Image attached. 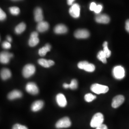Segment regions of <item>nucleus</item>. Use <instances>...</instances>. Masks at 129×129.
<instances>
[{"mask_svg":"<svg viewBox=\"0 0 129 129\" xmlns=\"http://www.w3.org/2000/svg\"><path fill=\"white\" fill-rule=\"evenodd\" d=\"M38 63L44 68H49L55 64V62L53 60H46L43 58L39 59Z\"/></svg>","mask_w":129,"mask_h":129,"instance_id":"18","label":"nucleus"},{"mask_svg":"<svg viewBox=\"0 0 129 129\" xmlns=\"http://www.w3.org/2000/svg\"><path fill=\"white\" fill-rule=\"evenodd\" d=\"M2 46L4 49H10L11 47V45L9 42L5 41L3 42L2 44Z\"/></svg>","mask_w":129,"mask_h":129,"instance_id":"30","label":"nucleus"},{"mask_svg":"<svg viewBox=\"0 0 129 129\" xmlns=\"http://www.w3.org/2000/svg\"><path fill=\"white\" fill-rule=\"evenodd\" d=\"M13 56L12 53H9L7 51H4L1 53L0 61L3 64H7L9 62L10 59Z\"/></svg>","mask_w":129,"mask_h":129,"instance_id":"11","label":"nucleus"},{"mask_svg":"<svg viewBox=\"0 0 129 129\" xmlns=\"http://www.w3.org/2000/svg\"><path fill=\"white\" fill-rule=\"evenodd\" d=\"M12 129H28V128L26 126L22 125L15 124L14 125Z\"/></svg>","mask_w":129,"mask_h":129,"instance_id":"31","label":"nucleus"},{"mask_svg":"<svg viewBox=\"0 0 129 129\" xmlns=\"http://www.w3.org/2000/svg\"><path fill=\"white\" fill-rule=\"evenodd\" d=\"M56 101L58 105L61 107H64L67 104L66 98L63 94H58L56 97Z\"/></svg>","mask_w":129,"mask_h":129,"instance_id":"14","label":"nucleus"},{"mask_svg":"<svg viewBox=\"0 0 129 129\" xmlns=\"http://www.w3.org/2000/svg\"><path fill=\"white\" fill-rule=\"evenodd\" d=\"M97 5L95 3H91V4L90 5V7H89V9L92 11H94L96 9V7H97Z\"/></svg>","mask_w":129,"mask_h":129,"instance_id":"34","label":"nucleus"},{"mask_svg":"<svg viewBox=\"0 0 129 129\" xmlns=\"http://www.w3.org/2000/svg\"><path fill=\"white\" fill-rule=\"evenodd\" d=\"M96 99V96L91 93H88L85 96V100L88 102H91Z\"/></svg>","mask_w":129,"mask_h":129,"instance_id":"26","label":"nucleus"},{"mask_svg":"<svg viewBox=\"0 0 129 129\" xmlns=\"http://www.w3.org/2000/svg\"><path fill=\"white\" fill-rule=\"evenodd\" d=\"M102 5H98L96 8V9L95 10V11H94L96 14H100L101 13V12L102 11Z\"/></svg>","mask_w":129,"mask_h":129,"instance_id":"33","label":"nucleus"},{"mask_svg":"<svg viewBox=\"0 0 129 129\" xmlns=\"http://www.w3.org/2000/svg\"><path fill=\"white\" fill-rule=\"evenodd\" d=\"M95 20L98 23L106 24L110 22V18L107 14H101L97 15L95 17Z\"/></svg>","mask_w":129,"mask_h":129,"instance_id":"12","label":"nucleus"},{"mask_svg":"<svg viewBox=\"0 0 129 129\" xmlns=\"http://www.w3.org/2000/svg\"><path fill=\"white\" fill-rule=\"evenodd\" d=\"M22 97V93L17 90H14L10 92L8 95V98L10 100H13L16 99L20 98Z\"/></svg>","mask_w":129,"mask_h":129,"instance_id":"19","label":"nucleus"},{"mask_svg":"<svg viewBox=\"0 0 129 129\" xmlns=\"http://www.w3.org/2000/svg\"><path fill=\"white\" fill-rule=\"evenodd\" d=\"M54 32L57 34H65L68 32V28L64 24H59L55 26Z\"/></svg>","mask_w":129,"mask_h":129,"instance_id":"16","label":"nucleus"},{"mask_svg":"<svg viewBox=\"0 0 129 129\" xmlns=\"http://www.w3.org/2000/svg\"><path fill=\"white\" fill-rule=\"evenodd\" d=\"M26 29V25L24 23H21L15 28V32L17 34H20L24 31Z\"/></svg>","mask_w":129,"mask_h":129,"instance_id":"22","label":"nucleus"},{"mask_svg":"<svg viewBox=\"0 0 129 129\" xmlns=\"http://www.w3.org/2000/svg\"><path fill=\"white\" fill-rule=\"evenodd\" d=\"M125 98L123 95H119L114 97L111 103V106L113 108H118L120 105H121L124 102Z\"/></svg>","mask_w":129,"mask_h":129,"instance_id":"6","label":"nucleus"},{"mask_svg":"<svg viewBox=\"0 0 129 129\" xmlns=\"http://www.w3.org/2000/svg\"><path fill=\"white\" fill-rule=\"evenodd\" d=\"M96 129H108V127L106 125L102 124L101 126L98 127Z\"/></svg>","mask_w":129,"mask_h":129,"instance_id":"36","label":"nucleus"},{"mask_svg":"<svg viewBox=\"0 0 129 129\" xmlns=\"http://www.w3.org/2000/svg\"><path fill=\"white\" fill-rule=\"evenodd\" d=\"M71 125V122L68 117H64L58 120L55 124V127L57 128H69Z\"/></svg>","mask_w":129,"mask_h":129,"instance_id":"4","label":"nucleus"},{"mask_svg":"<svg viewBox=\"0 0 129 129\" xmlns=\"http://www.w3.org/2000/svg\"><path fill=\"white\" fill-rule=\"evenodd\" d=\"M75 1V0H67V3H68V5H73Z\"/></svg>","mask_w":129,"mask_h":129,"instance_id":"37","label":"nucleus"},{"mask_svg":"<svg viewBox=\"0 0 129 129\" xmlns=\"http://www.w3.org/2000/svg\"><path fill=\"white\" fill-rule=\"evenodd\" d=\"M7 39L8 41L10 42H10H11L12 41V37H11L10 36H7Z\"/></svg>","mask_w":129,"mask_h":129,"instance_id":"39","label":"nucleus"},{"mask_svg":"<svg viewBox=\"0 0 129 129\" xmlns=\"http://www.w3.org/2000/svg\"><path fill=\"white\" fill-rule=\"evenodd\" d=\"M44 106V102L41 100L34 102L31 106L32 111L36 112L40 111Z\"/></svg>","mask_w":129,"mask_h":129,"instance_id":"17","label":"nucleus"},{"mask_svg":"<svg viewBox=\"0 0 129 129\" xmlns=\"http://www.w3.org/2000/svg\"><path fill=\"white\" fill-rule=\"evenodd\" d=\"M49 27V24L46 21H41L39 23H38L37 29V31L39 32H44L46 31Z\"/></svg>","mask_w":129,"mask_h":129,"instance_id":"15","label":"nucleus"},{"mask_svg":"<svg viewBox=\"0 0 129 129\" xmlns=\"http://www.w3.org/2000/svg\"><path fill=\"white\" fill-rule=\"evenodd\" d=\"M84 70L87 72H92L95 71V67L94 64L88 63V64L85 67V68H84Z\"/></svg>","mask_w":129,"mask_h":129,"instance_id":"25","label":"nucleus"},{"mask_svg":"<svg viewBox=\"0 0 129 129\" xmlns=\"http://www.w3.org/2000/svg\"><path fill=\"white\" fill-rule=\"evenodd\" d=\"M9 10L11 14L14 15H18L20 12V9L18 7H11L10 8Z\"/></svg>","mask_w":129,"mask_h":129,"instance_id":"27","label":"nucleus"},{"mask_svg":"<svg viewBox=\"0 0 129 129\" xmlns=\"http://www.w3.org/2000/svg\"><path fill=\"white\" fill-rule=\"evenodd\" d=\"M103 52L104 54H105L107 58H109L111 56V51L109 49L108 47V42H104L103 44Z\"/></svg>","mask_w":129,"mask_h":129,"instance_id":"24","label":"nucleus"},{"mask_svg":"<svg viewBox=\"0 0 129 129\" xmlns=\"http://www.w3.org/2000/svg\"><path fill=\"white\" fill-rule=\"evenodd\" d=\"M51 48V46L49 44H47L45 46H43L39 50V55L41 56H44L48 52L50 51Z\"/></svg>","mask_w":129,"mask_h":129,"instance_id":"20","label":"nucleus"},{"mask_svg":"<svg viewBox=\"0 0 129 129\" xmlns=\"http://www.w3.org/2000/svg\"><path fill=\"white\" fill-rule=\"evenodd\" d=\"M90 34L86 29H78L75 31L74 36L78 39H86L89 37Z\"/></svg>","mask_w":129,"mask_h":129,"instance_id":"7","label":"nucleus"},{"mask_svg":"<svg viewBox=\"0 0 129 129\" xmlns=\"http://www.w3.org/2000/svg\"><path fill=\"white\" fill-rule=\"evenodd\" d=\"M36 72V68L34 65L27 64L25 65L23 69L22 74L25 78H29L31 77Z\"/></svg>","mask_w":129,"mask_h":129,"instance_id":"3","label":"nucleus"},{"mask_svg":"<svg viewBox=\"0 0 129 129\" xmlns=\"http://www.w3.org/2000/svg\"><path fill=\"white\" fill-rule=\"evenodd\" d=\"M88 63V61H83L79 62L78 64V67L79 69H84L85 67Z\"/></svg>","mask_w":129,"mask_h":129,"instance_id":"29","label":"nucleus"},{"mask_svg":"<svg viewBox=\"0 0 129 129\" xmlns=\"http://www.w3.org/2000/svg\"><path fill=\"white\" fill-rule=\"evenodd\" d=\"M80 10L79 5L77 4H74L69 9V14L73 17L77 18L80 15Z\"/></svg>","mask_w":129,"mask_h":129,"instance_id":"9","label":"nucleus"},{"mask_svg":"<svg viewBox=\"0 0 129 129\" xmlns=\"http://www.w3.org/2000/svg\"><path fill=\"white\" fill-rule=\"evenodd\" d=\"M38 34L37 32H33L30 36V39L29 40V45L31 47L36 46L39 42V39L38 38Z\"/></svg>","mask_w":129,"mask_h":129,"instance_id":"10","label":"nucleus"},{"mask_svg":"<svg viewBox=\"0 0 129 129\" xmlns=\"http://www.w3.org/2000/svg\"><path fill=\"white\" fill-rule=\"evenodd\" d=\"M97 58L98 59L102 61L104 64L107 63V57L103 50L100 51L97 55Z\"/></svg>","mask_w":129,"mask_h":129,"instance_id":"23","label":"nucleus"},{"mask_svg":"<svg viewBox=\"0 0 129 129\" xmlns=\"http://www.w3.org/2000/svg\"><path fill=\"white\" fill-rule=\"evenodd\" d=\"M125 29L126 31L129 33V19L127 20L125 23Z\"/></svg>","mask_w":129,"mask_h":129,"instance_id":"35","label":"nucleus"},{"mask_svg":"<svg viewBox=\"0 0 129 129\" xmlns=\"http://www.w3.org/2000/svg\"><path fill=\"white\" fill-rule=\"evenodd\" d=\"M113 75L114 78L117 79H122L125 76L124 68L120 66L114 67L113 69Z\"/></svg>","mask_w":129,"mask_h":129,"instance_id":"5","label":"nucleus"},{"mask_svg":"<svg viewBox=\"0 0 129 129\" xmlns=\"http://www.w3.org/2000/svg\"><path fill=\"white\" fill-rule=\"evenodd\" d=\"M25 89L28 93L32 95H37L39 92V89L37 85L33 82L27 83L25 87Z\"/></svg>","mask_w":129,"mask_h":129,"instance_id":"8","label":"nucleus"},{"mask_svg":"<svg viewBox=\"0 0 129 129\" xmlns=\"http://www.w3.org/2000/svg\"><path fill=\"white\" fill-rule=\"evenodd\" d=\"M34 17L35 21L37 23H39L43 21L44 16L43 11L41 8L37 7L35 9L34 11Z\"/></svg>","mask_w":129,"mask_h":129,"instance_id":"13","label":"nucleus"},{"mask_svg":"<svg viewBox=\"0 0 129 129\" xmlns=\"http://www.w3.org/2000/svg\"><path fill=\"white\" fill-rule=\"evenodd\" d=\"M78 83L77 80L73 79L71 81V83L69 84V88L72 89H76L78 88Z\"/></svg>","mask_w":129,"mask_h":129,"instance_id":"28","label":"nucleus"},{"mask_svg":"<svg viewBox=\"0 0 129 129\" xmlns=\"http://www.w3.org/2000/svg\"><path fill=\"white\" fill-rule=\"evenodd\" d=\"M90 89L92 92L97 94H100L107 93L109 91V88L108 86L99 84H93L90 87Z\"/></svg>","mask_w":129,"mask_h":129,"instance_id":"2","label":"nucleus"},{"mask_svg":"<svg viewBox=\"0 0 129 129\" xmlns=\"http://www.w3.org/2000/svg\"><path fill=\"white\" fill-rule=\"evenodd\" d=\"M1 78L3 80H7L11 77V72L9 69H2L1 72Z\"/></svg>","mask_w":129,"mask_h":129,"instance_id":"21","label":"nucleus"},{"mask_svg":"<svg viewBox=\"0 0 129 129\" xmlns=\"http://www.w3.org/2000/svg\"><path fill=\"white\" fill-rule=\"evenodd\" d=\"M6 18V15L2 9L0 10V20L1 21H4Z\"/></svg>","mask_w":129,"mask_h":129,"instance_id":"32","label":"nucleus"},{"mask_svg":"<svg viewBox=\"0 0 129 129\" xmlns=\"http://www.w3.org/2000/svg\"><path fill=\"white\" fill-rule=\"evenodd\" d=\"M63 87H64V88H69V84H67V83H64V84H63Z\"/></svg>","mask_w":129,"mask_h":129,"instance_id":"38","label":"nucleus"},{"mask_svg":"<svg viewBox=\"0 0 129 129\" xmlns=\"http://www.w3.org/2000/svg\"><path fill=\"white\" fill-rule=\"evenodd\" d=\"M104 116L102 113L98 112L94 114L91 120L90 125L92 128H97L103 124Z\"/></svg>","mask_w":129,"mask_h":129,"instance_id":"1","label":"nucleus"},{"mask_svg":"<svg viewBox=\"0 0 129 129\" xmlns=\"http://www.w3.org/2000/svg\"><path fill=\"white\" fill-rule=\"evenodd\" d=\"M12 1H19V0H12Z\"/></svg>","mask_w":129,"mask_h":129,"instance_id":"40","label":"nucleus"}]
</instances>
